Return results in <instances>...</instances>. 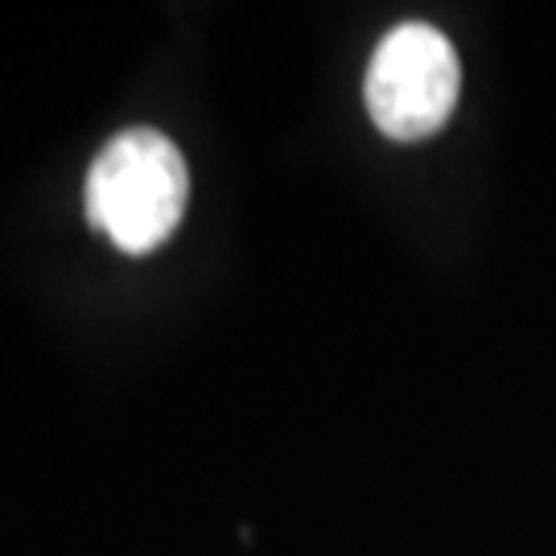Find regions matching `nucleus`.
<instances>
[{"label": "nucleus", "mask_w": 556, "mask_h": 556, "mask_svg": "<svg viewBox=\"0 0 556 556\" xmlns=\"http://www.w3.org/2000/svg\"><path fill=\"white\" fill-rule=\"evenodd\" d=\"M186 199V161L157 128H128L112 137L87 174V219L132 256H144L174 236Z\"/></svg>", "instance_id": "obj_1"}, {"label": "nucleus", "mask_w": 556, "mask_h": 556, "mask_svg": "<svg viewBox=\"0 0 556 556\" xmlns=\"http://www.w3.org/2000/svg\"><path fill=\"white\" fill-rule=\"evenodd\" d=\"M462 91V62L450 38L425 25L404 21L379 41L367 66V112L376 128L392 140H425L454 116Z\"/></svg>", "instance_id": "obj_2"}]
</instances>
